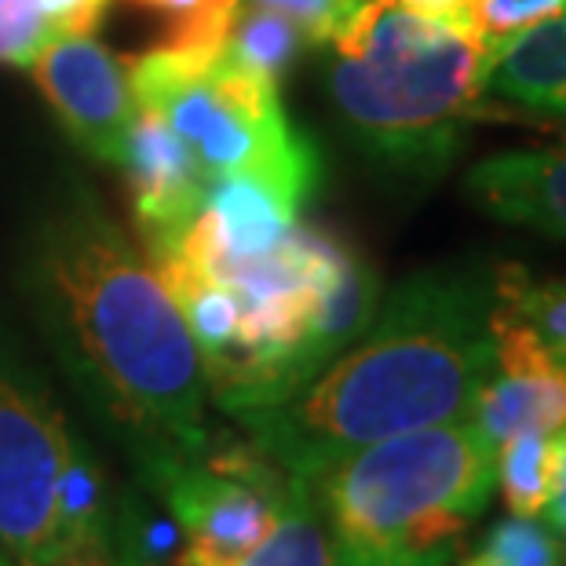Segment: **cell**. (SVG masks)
Wrapping results in <instances>:
<instances>
[{"label":"cell","instance_id":"6","mask_svg":"<svg viewBox=\"0 0 566 566\" xmlns=\"http://www.w3.org/2000/svg\"><path fill=\"white\" fill-rule=\"evenodd\" d=\"M74 436L41 373L0 340V552L15 566H55L70 552L63 472Z\"/></svg>","mask_w":566,"mask_h":566},{"label":"cell","instance_id":"22","mask_svg":"<svg viewBox=\"0 0 566 566\" xmlns=\"http://www.w3.org/2000/svg\"><path fill=\"white\" fill-rule=\"evenodd\" d=\"M106 4L111 0H41V11L55 38H63V33H92Z\"/></svg>","mask_w":566,"mask_h":566},{"label":"cell","instance_id":"12","mask_svg":"<svg viewBox=\"0 0 566 566\" xmlns=\"http://www.w3.org/2000/svg\"><path fill=\"white\" fill-rule=\"evenodd\" d=\"M497 315L534 336L552 363L566 373V279L537 282L520 263H497Z\"/></svg>","mask_w":566,"mask_h":566},{"label":"cell","instance_id":"25","mask_svg":"<svg viewBox=\"0 0 566 566\" xmlns=\"http://www.w3.org/2000/svg\"><path fill=\"white\" fill-rule=\"evenodd\" d=\"M117 566H165V563H139V559H117Z\"/></svg>","mask_w":566,"mask_h":566},{"label":"cell","instance_id":"11","mask_svg":"<svg viewBox=\"0 0 566 566\" xmlns=\"http://www.w3.org/2000/svg\"><path fill=\"white\" fill-rule=\"evenodd\" d=\"M464 190L493 220L566 242V143L493 154L468 172Z\"/></svg>","mask_w":566,"mask_h":566},{"label":"cell","instance_id":"4","mask_svg":"<svg viewBox=\"0 0 566 566\" xmlns=\"http://www.w3.org/2000/svg\"><path fill=\"white\" fill-rule=\"evenodd\" d=\"M483 55L486 41L464 19L377 0L333 44L329 95L373 161L406 176H439L479 122Z\"/></svg>","mask_w":566,"mask_h":566},{"label":"cell","instance_id":"26","mask_svg":"<svg viewBox=\"0 0 566 566\" xmlns=\"http://www.w3.org/2000/svg\"><path fill=\"white\" fill-rule=\"evenodd\" d=\"M464 566H486V563H483V556H475V559H468Z\"/></svg>","mask_w":566,"mask_h":566},{"label":"cell","instance_id":"21","mask_svg":"<svg viewBox=\"0 0 566 566\" xmlns=\"http://www.w3.org/2000/svg\"><path fill=\"white\" fill-rule=\"evenodd\" d=\"M559 8H566V0H468L464 22L483 41H497L504 33L523 30Z\"/></svg>","mask_w":566,"mask_h":566},{"label":"cell","instance_id":"9","mask_svg":"<svg viewBox=\"0 0 566 566\" xmlns=\"http://www.w3.org/2000/svg\"><path fill=\"white\" fill-rule=\"evenodd\" d=\"M122 168L128 176L132 216H136L143 252L154 263L184 245L205 209L212 176L198 165L187 143L165 125V117L143 103L128 132Z\"/></svg>","mask_w":566,"mask_h":566},{"label":"cell","instance_id":"18","mask_svg":"<svg viewBox=\"0 0 566 566\" xmlns=\"http://www.w3.org/2000/svg\"><path fill=\"white\" fill-rule=\"evenodd\" d=\"M252 4L279 11L304 33L311 48H318L340 41L377 0H252Z\"/></svg>","mask_w":566,"mask_h":566},{"label":"cell","instance_id":"8","mask_svg":"<svg viewBox=\"0 0 566 566\" xmlns=\"http://www.w3.org/2000/svg\"><path fill=\"white\" fill-rule=\"evenodd\" d=\"M479 122H509L566 136V8L486 41L475 81Z\"/></svg>","mask_w":566,"mask_h":566},{"label":"cell","instance_id":"16","mask_svg":"<svg viewBox=\"0 0 566 566\" xmlns=\"http://www.w3.org/2000/svg\"><path fill=\"white\" fill-rule=\"evenodd\" d=\"M187 537L172 512L161 515L150 501L139 493H125L114 504V552L117 559H139V563H165L172 566L184 552Z\"/></svg>","mask_w":566,"mask_h":566},{"label":"cell","instance_id":"17","mask_svg":"<svg viewBox=\"0 0 566 566\" xmlns=\"http://www.w3.org/2000/svg\"><path fill=\"white\" fill-rule=\"evenodd\" d=\"M566 552V541L541 515H509L486 534L483 556L486 566H556Z\"/></svg>","mask_w":566,"mask_h":566},{"label":"cell","instance_id":"28","mask_svg":"<svg viewBox=\"0 0 566 566\" xmlns=\"http://www.w3.org/2000/svg\"><path fill=\"white\" fill-rule=\"evenodd\" d=\"M556 566H566V552H563V556H559V563Z\"/></svg>","mask_w":566,"mask_h":566},{"label":"cell","instance_id":"5","mask_svg":"<svg viewBox=\"0 0 566 566\" xmlns=\"http://www.w3.org/2000/svg\"><path fill=\"white\" fill-rule=\"evenodd\" d=\"M143 106L187 143L209 176H256L304 205L318 154L282 111L279 84L256 77L223 44H168L132 55Z\"/></svg>","mask_w":566,"mask_h":566},{"label":"cell","instance_id":"20","mask_svg":"<svg viewBox=\"0 0 566 566\" xmlns=\"http://www.w3.org/2000/svg\"><path fill=\"white\" fill-rule=\"evenodd\" d=\"M52 38L41 0H0V63L30 66V59Z\"/></svg>","mask_w":566,"mask_h":566},{"label":"cell","instance_id":"15","mask_svg":"<svg viewBox=\"0 0 566 566\" xmlns=\"http://www.w3.org/2000/svg\"><path fill=\"white\" fill-rule=\"evenodd\" d=\"M566 428L523 431L497 446V486L512 515H541L559 472Z\"/></svg>","mask_w":566,"mask_h":566},{"label":"cell","instance_id":"1","mask_svg":"<svg viewBox=\"0 0 566 566\" xmlns=\"http://www.w3.org/2000/svg\"><path fill=\"white\" fill-rule=\"evenodd\" d=\"M27 289L59 366L139 479L209 446L205 366L172 293L92 190L38 227Z\"/></svg>","mask_w":566,"mask_h":566},{"label":"cell","instance_id":"10","mask_svg":"<svg viewBox=\"0 0 566 566\" xmlns=\"http://www.w3.org/2000/svg\"><path fill=\"white\" fill-rule=\"evenodd\" d=\"M472 424L493 450L523 431L566 428V373L523 325L493 311V373L479 391Z\"/></svg>","mask_w":566,"mask_h":566},{"label":"cell","instance_id":"19","mask_svg":"<svg viewBox=\"0 0 566 566\" xmlns=\"http://www.w3.org/2000/svg\"><path fill=\"white\" fill-rule=\"evenodd\" d=\"M150 8L168 33V44H220L238 0H136Z\"/></svg>","mask_w":566,"mask_h":566},{"label":"cell","instance_id":"24","mask_svg":"<svg viewBox=\"0 0 566 566\" xmlns=\"http://www.w3.org/2000/svg\"><path fill=\"white\" fill-rule=\"evenodd\" d=\"M402 4L424 11V15H442V19H464L468 0H402Z\"/></svg>","mask_w":566,"mask_h":566},{"label":"cell","instance_id":"13","mask_svg":"<svg viewBox=\"0 0 566 566\" xmlns=\"http://www.w3.org/2000/svg\"><path fill=\"white\" fill-rule=\"evenodd\" d=\"M220 44L234 63H242L271 84H279L289 74V66L296 63V55L311 48L304 33L285 15L263 4H252V0H238L234 4Z\"/></svg>","mask_w":566,"mask_h":566},{"label":"cell","instance_id":"7","mask_svg":"<svg viewBox=\"0 0 566 566\" xmlns=\"http://www.w3.org/2000/svg\"><path fill=\"white\" fill-rule=\"evenodd\" d=\"M27 70L84 154L106 165L125 161L128 132L139 114L128 55L111 52L92 33H63L48 41Z\"/></svg>","mask_w":566,"mask_h":566},{"label":"cell","instance_id":"23","mask_svg":"<svg viewBox=\"0 0 566 566\" xmlns=\"http://www.w3.org/2000/svg\"><path fill=\"white\" fill-rule=\"evenodd\" d=\"M541 520H545L566 541V439H563V457H559L556 483H552L548 504H545V512H541Z\"/></svg>","mask_w":566,"mask_h":566},{"label":"cell","instance_id":"2","mask_svg":"<svg viewBox=\"0 0 566 566\" xmlns=\"http://www.w3.org/2000/svg\"><path fill=\"white\" fill-rule=\"evenodd\" d=\"M493 268H424L380 296L366 333L315 380L234 420L296 479L369 442L464 420L493 373Z\"/></svg>","mask_w":566,"mask_h":566},{"label":"cell","instance_id":"14","mask_svg":"<svg viewBox=\"0 0 566 566\" xmlns=\"http://www.w3.org/2000/svg\"><path fill=\"white\" fill-rule=\"evenodd\" d=\"M220 566H333L329 556V534L311 501V490L304 479L293 475V490L282 504L279 520L268 530V537L256 541L249 552H242L231 563Z\"/></svg>","mask_w":566,"mask_h":566},{"label":"cell","instance_id":"27","mask_svg":"<svg viewBox=\"0 0 566 566\" xmlns=\"http://www.w3.org/2000/svg\"><path fill=\"white\" fill-rule=\"evenodd\" d=\"M0 566H15V563H11V559L4 556V552H0Z\"/></svg>","mask_w":566,"mask_h":566},{"label":"cell","instance_id":"3","mask_svg":"<svg viewBox=\"0 0 566 566\" xmlns=\"http://www.w3.org/2000/svg\"><path fill=\"white\" fill-rule=\"evenodd\" d=\"M333 566H450L497 486L472 417L369 442L304 479Z\"/></svg>","mask_w":566,"mask_h":566}]
</instances>
